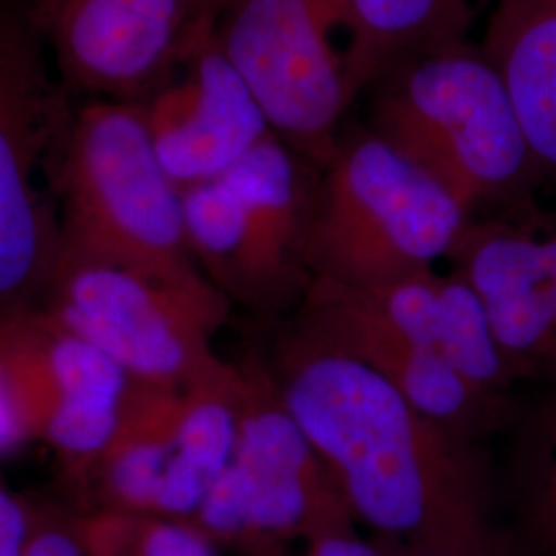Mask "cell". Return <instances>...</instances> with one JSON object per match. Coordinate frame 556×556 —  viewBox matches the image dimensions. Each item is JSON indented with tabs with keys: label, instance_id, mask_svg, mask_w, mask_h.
<instances>
[{
	"label": "cell",
	"instance_id": "obj_1",
	"mask_svg": "<svg viewBox=\"0 0 556 556\" xmlns=\"http://www.w3.org/2000/svg\"><path fill=\"white\" fill-rule=\"evenodd\" d=\"M277 386L355 521L415 555L482 553L477 486L443 425L376 369L303 334Z\"/></svg>",
	"mask_w": 556,
	"mask_h": 556
},
{
	"label": "cell",
	"instance_id": "obj_2",
	"mask_svg": "<svg viewBox=\"0 0 556 556\" xmlns=\"http://www.w3.org/2000/svg\"><path fill=\"white\" fill-rule=\"evenodd\" d=\"M56 157L64 245L160 277L202 275L181 190L161 165L140 101L89 98L68 110Z\"/></svg>",
	"mask_w": 556,
	"mask_h": 556
},
{
	"label": "cell",
	"instance_id": "obj_3",
	"mask_svg": "<svg viewBox=\"0 0 556 556\" xmlns=\"http://www.w3.org/2000/svg\"><path fill=\"white\" fill-rule=\"evenodd\" d=\"M470 211L376 130L337 142L309 211L305 262L316 277L374 287L452 258Z\"/></svg>",
	"mask_w": 556,
	"mask_h": 556
},
{
	"label": "cell",
	"instance_id": "obj_4",
	"mask_svg": "<svg viewBox=\"0 0 556 556\" xmlns=\"http://www.w3.org/2000/svg\"><path fill=\"white\" fill-rule=\"evenodd\" d=\"M376 87L374 130L470 213L509 197L536 160L497 71L464 40L400 62Z\"/></svg>",
	"mask_w": 556,
	"mask_h": 556
},
{
	"label": "cell",
	"instance_id": "obj_5",
	"mask_svg": "<svg viewBox=\"0 0 556 556\" xmlns=\"http://www.w3.org/2000/svg\"><path fill=\"white\" fill-rule=\"evenodd\" d=\"M239 371L236 450L190 523L219 551L252 556L355 532V517L282 402L277 379L258 365Z\"/></svg>",
	"mask_w": 556,
	"mask_h": 556
},
{
	"label": "cell",
	"instance_id": "obj_6",
	"mask_svg": "<svg viewBox=\"0 0 556 556\" xmlns=\"http://www.w3.org/2000/svg\"><path fill=\"white\" fill-rule=\"evenodd\" d=\"M40 305L151 388H184L213 367V338L229 314L204 275L160 277L64 243Z\"/></svg>",
	"mask_w": 556,
	"mask_h": 556
},
{
	"label": "cell",
	"instance_id": "obj_7",
	"mask_svg": "<svg viewBox=\"0 0 556 556\" xmlns=\"http://www.w3.org/2000/svg\"><path fill=\"white\" fill-rule=\"evenodd\" d=\"M334 29V0H225L215 25L220 50L256 96L273 132L324 163L355 100Z\"/></svg>",
	"mask_w": 556,
	"mask_h": 556
},
{
	"label": "cell",
	"instance_id": "obj_8",
	"mask_svg": "<svg viewBox=\"0 0 556 556\" xmlns=\"http://www.w3.org/2000/svg\"><path fill=\"white\" fill-rule=\"evenodd\" d=\"M68 110L31 27L0 20V318L40 305L62 252V225L38 186Z\"/></svg>",
	"mask_w": 556,
	"mask_h": 556
},
{
	"label": "cell",
	"instance_id": "obj_9",
	"mask_svg": "<svg viewBox=\"0 0 556 556\" xmlns=\"http://www.w3.org/2000/svg\"><path fill=\"white\" fill-rule=\"evenodd\" d=\"M0 379L27 439L48 445L75 482L110 445L132 388L41 305L0 318Z\"/></svg>",
	"mask_w": 556,
	"mask_h": 556
},
{
	"label": "cell",
	"instance_id": "obj_10",
	"mask_svg": "<svg viewBox=\"0 0 556 556\" xmlns=\"http://www.w3.org/2000/svg\"><path fill=\"white\" fill-rule=\"evenodd\" d=\"M225 0H46L41 23L68 85L144 100L217 25Z\"/></svg>",
	"mask_w": 556,
	"mask_h": 556
},
{
	"label": "cell",
	"instance_id": "obj_11",
	"mask_svg": "<svg viewBox=\"0 0 556 556\" xmlns=\"http://www.w3.org/2000/svg\"><path fill=\"white\" fill-rule=\"evenodd\" d=\"M140 108L161 165L179 190L223 178L273 135L256 96L220 50L215 27Z\"/></svg>",
	"mask_w": 556,
	"mask_h": 556
},
{
	"label": "cell",
	"instance_id": "obj_12",
	"mask_svg": "<svg viewBox=\"0 0 556 556\" xmlns=\"http://www.w3.org/2000/svg\"><path fill=\"white\" fill-rule=\"evenodd\" d=\"M452 258L482 301L514 378L556 386V227L470 220Z\"/></svg>",
	"mask_w": 556,
	"mask_h": 556
},
{
	"label": "cell",
	"instance_id": "obj_13",
	"mask_svg": "<svg viewBox=\"0 0 556 556\" xmlns=\"http://www.w3.org/2000/svg\"><path fill=\"white\" fill-rule=\"evenodd\" d=\"M179 388L132 383L118 429L75 482L83 511L192 521L213 482L184 454L178 431Z\"/></svg>",
	"mask_w": 556,
	"mask_h": 556
},
{
	"label": "cell",
	"instance_id": "obj_14",
	"mask_svg": "<svg viewBox=\"0 0 556 556\" xmlns=\"http://www.w3.org/2000/svg\"><path fill=\"white\" fill-rule=\"evenodd\" d=\"M303 319L305 337L369 365L425 417L443 427L466 417L482 397L439 355L383 324L349 285L314 278Z\"/></svg>",
	"mask_w": 556,
	"mask_h": 556
},
{
	"label": "cell",
	"instance_id": "obj_15",
	"mask_svg": "<svg viewBox=\"0 0 556 556\" xmlns=\"http://www.w3.org/2000/svg\"><path fill=\"white\" fill-rule=\"evenodd\" d=\"M480 50L509 93L538 167L556 174V0H493Z\"/></svg>",
	"mask_w": 556,
	"mask_h": 556
},
{
	"label": "cell",
	"instance_id": "obj_16",
	"mask_svg": "<svg viewBox=\"0 0 556 556\" xmlns=\"http://www.w3.org/2000/svg\"><path fill=\"white\" fill-rule=\"evenodd\" d=\"M223 178L245 206L258 270L260 301H266L295 275L305 262L309 211L303 194L295 151L268 135Z\"/></svg>",
	"mask_w": 556,
	"mask_h": 556
},
{
	"label": "cell",
	"instance_id": "obj_17",
	"mask_svg": "<svg viewBox=\"0 0 556 556\" xmlns=\"http://www.w3.org/2000/svg\"><path fill=\"white\" fill-rule=\"evenodd\" d=\"M334 9L355 98L400 62L462 41L468 20V0H334Z\"/></svg>",
	"mask_w": 556,
	"mask_h": 556
},
{
	"label": "cell",
	"instance_id": "obj_18",
	"mask_svg": "<svg viewBox=\"0 0 556 556\" xmlns=\"http://www.w3.org/2000/svg\"><path fill=\"white\" fill-rule=\"evenodd\" d=\"M184 227L200 273L227 299L260 301L254 238L245 206L225 178L181 190Z\"/></svg>",
	"mask_w": 556,
	"mask_h": 556
},
{
	"label": "cell",
	"instance_id": "obj_19",
	"mask_svg": "<svg viewBox=\"0 0 556 556\" xmlns=\"http://www.w3.org/2000/svg\"><path fill=\"white\" fill-rule=\"evenodd\" d=\"M438 355L478 396L497 394L516 379L498 349L482 301L459 273L441 277Z\"/></svg>",
	"mask_w": 556,
	"mask_h": 556
},
{
	"label": "cell",
	"instance_id": "obj_20",
	"mask_svg": "<svg viewBox=\"0 0 556 556\" xmlns=\"http://www.w3.org/2000/svg\"><path fill=\"white\" fill-rule=\"evenodd\" d=\"M91 556H220L190 521L85 511Z\"/></svg>",
	"mask_w": 556,
	"mask_h": 556
},
{
	"label": "cell",
	"instance_id": "obj_21",
	"mask_svg": "<svg viewBox=\"0 0 556 556\" xmlns=\"http://www.w3.org/2000/svg\"><path fill=\"white\" fill-rule=\"evenodd\" d=\"M526 466L534 530L556 555V390L534 418Z\"/></svg>",
	"mask_w": 556,
	"mask_h": 556
},
{
	"label": "cell",
	"instance_id": "obj_22",
	"mask_svg": "<svg viewBox=\"0 0 556 556\" xmlns=\"http://www.w3.org/2000/svg\"><path fill=\"white\" fill-rule=\"evenodd\" d=\"M20 556H91L87 514L56 503L27 501Z\"/></svg>",
	"mask_w": 556,
	"mask_h": 556
},
{
	"label": "cell",
	"instance_id": "obj_23",
	"mask_svg": "<svg viewBox=\"0 0 556 556\" xmlns=\"http://www.w3.org/2000/svg\"><path fill=\"white\" fill-rule=\"evenodd\" d=\"M27 523V501L0 482V556H20Z\"/></svg>",
	"mask_w": 556,
	"mask_h": 556
},
{
	"label": "cell",
	"instance_id": "obj_24",
	"mask_svg": "<svg viewBox=\"0 0 556 556\" xmlns=\"http://www.w3.org/2000/svg\"><path fill=\"white\" fill-rule=\"evenodd\" d=\"M289 556V555H280ZM293 556H388L381 548L358 538L357 532H342L316 538L301 546Z\"/></svg>",
	"mask_w": 556,
	"mask_h": 556
},
{
	"label": "cell",
	"instance_id": "obj_25",
	"mask_svg": "<svg viewBox=\"0 0 556 556\" xmlns=\"http://www.w3.org/2000/svg\"><path fill=\"white\" fill-rule=\"evenodd\" d=\"M25 439L27 435H25V429L17 417V410H15L9 392L0 379V457L15 452Z\"/></svg>",
	"mask_w": 556,
	"mask_h": 556
},
{
	"label": "cell",
	"instance_id": "obj_26",
	"mask_svg": "<svg viewBox=\"0 0 556 556\" xmlns=\"http://www.w3.org/2000/svg\"><path fill=\"white\" fill-rule=\"evenodd\" d=\"M475 556H484V555H482V553H480V555H475Z\"/></svg>",
	"mask_w": 556,
	"mask_h": 556
},
{
	"label": "cell",
	"instance_id": "obj_27",
	"mask_svg": "<svg viewBox=\"0 0 556 556\" xmlns=\"http://www.w3.org/2000/svg\"><path fill=\"white\" fill-rule=\"evenodd\" d=\"M41 2H46V0H40V4H41Z\"/></svg>",
	"mask_w": 556,
	"mask_h": 556
}]
</instances>
